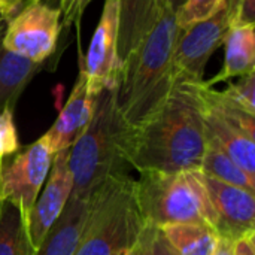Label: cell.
<instances>
[{
    "label": "cell",
    "instance_id": "cell-1",
    "mask_svg": "<svg viewBox=\"0 0 255 255\" xmlns=\"http://www.w3.org/2000/svg\"><path fill=\"white\" fill-rule=\"evenodd\" d=\"M205 149L199 82L188 81H176L164 103L140 126L130 127L126 139V160L137 172L200 170Z\"/></svg>",
    "mask_w": 255,
    "mask_h": 255
},
{
    "label": "cell",
    "instance_id": "cell-2",
    "mask_svg": "<svg viewBox=\"0 0 255 255\" xmlns=\"http://www.w3.org/2000/svg\"><path fill=\"white\" fill-rule=\"evenodd\" d=\"M175 12V7L160 4L154 27L118 70L115 105L131 128L146 121L164 103L176 84L172 66L178 37Z\"/></svg>",
    "mask_w": 255,
    "mask_h": 255
},
{
    "label": "cell",
    "instance_id": "cell-3",
    "mask_svg": "<svg viewBox=\"0 0 255 255\" xmlns=\"http://www.w3.org/2000/svg\"><path fill=\"white\" fill-rule=\"evenodd\" d=\"M128 126L115 105V87L96 96L90 124L69 149L72 193L88 197L108 179L126 175V139Z\"/></svg>",
    "mask_w": 255,
    "mask_h": 255
},
{
    "label": "cell",
    "instance_id": "cell-4",
    "mask_svg": "<svg viewBox=\"0 0 255 255\" xmlns=\"http://www.w3.org/2000/svg\"><path fill=\"white\" fill-rule=\"evenodd\" d=\"M88 211L75 255H124L143 233L134 179L118 175L103 182L88 197Z\"/></svg>",
    "mask_w": 255,
    "mask_h": 255
},
{
    "label": "cell",
    "instance_id": "cell-5",
    "mask_svg": "<svg viewBox=\"0 0 255 255\" xmlns=\"http://www.w3.org/2000/svg\"><path fill=\"white\" fill-rule=\"evenodd\" d=\"M134 197L145 226L200 223L218 229V218L208 197L200 170L139 172Z\"/></svg>",
    "mask_w": 255,
    "mask_h": 255
},
{
    "label": "cell",
    "instance_id": "cell-6",
    "mask_svg": "<svg viewBox=\"0 0 255 255\" xmlns=\"http://www.w3.org/2000/svg\"><path fill=\"white\" fill-rule=\"evenodd\" d=\"M54 160V152L45 136L16 154L9 163L0 167V202H9L27 217L39 197Z\"/></svg>",
    "mask_w": 255,
    "mask_h": 255
},
{
    "label": "cell",
    "instance_id": "cell-7",
    "mask_svg": "<svg viewBox=\"0 0 255 255\" xmlns=\"http://www.w3.org/2000/svg\"><path fill=\"white\" fill-rule=\"evenodd\" d=\"M60 30V9L34 1L7 22L1 36V43L18 55L42 63L52 54Z\"/></svg>",
    "mask_w": 255,
    "mask_h": 255
},
{
    "label": "cell",
    "instance_id": "cell-8",
    "mask_svg": "<svg viewBox=\"0 0 255 255\" xmlns=\"http://www.w3.org/2000/svg\"><path fill=\"white\" fill-rule=\"evenodd\" d=\"M230 27V13L226 1L212 18L197 22L184 31H178L172 54L176 81H203L209 58L224 43Z\"/></svg>",
    "mask_w": 255,
    "mask_h": 255
},
{
    "label": "cell",
    "instance_id": "cell-9",
    "mask_svg": "<svg viewBox=\"0 0 255 255\" xmlns=\"http://www.w3.org/2000/svg\"><path fill=\"white\" fill-rule=\"evenodd\" d=\"M118 37V0H105L103 12L93 34L85 60H81V70L87 88L97 96L103 88L115 87L118 76L117 60Z\"/></svg>",
    "mask_w": 255,
    "mask_h": 255
},
{
    "label": "cell",
    "instance_id": "cell-10",
    "mask_svg": "<svg viewBox=\"0 0 255 255\" xmlns=\"http://www.w3.org/2000/svg\"><path fill=\"white\" fill-rule=\"evenodd\" d=\"M72 190L73 178L69 169V149H64L54 154L48 182L45 184L40 197L36 199L25 221L28 244L34 253L39 250L49 229L63 212Z\"/></svg>",
    "mask_w": 255,
    "mask_h": 255
},
{
    "label": "cell",
    "instance_id": "cell-11",
    "mask_svg": "<svg viewBox=\"0 0 255 255\" xmlns=\"http://www.w3.org/2000/svg\"><path fill=\"white\" fill-rule=\"evenodd\" d=\"M202 179L218 218L217 233L220 238L236 241L247 233L255 232L254 193L221 182L203 172Z\"/></svg>",
    "mask_w": 255,
    "mask_h": 255
},
{
    "label": "cell",
    "instance_id": "cell-12",
    "mask_svg": "<svg viewBox=\"0 0 255 255\" xmlns=\"http://www.w3.org/2000/svg\"><path fill=\"white\" fill-rule=\"evenodd\" d=\"M96 96L87 88V81L79 72V78L72 90L69 100L61 109L54 126L43 134L54 154L70 149L90 124L94 112Z\"/></svg>",
    "mask_w": 255,
    "mask_h": 255
},
{
    "label": "cell",
    "instance_id": "cell-13",
    "mask_svg": "<svg viewBox=\"0 0 255 255\" xmlns=\"http://www.w3.org/2000/svg\"><path fill=\"white\" fill-rule=\"evenodd\" d=\"M160 15L158 0H118V67L142 43Z\"/></svg>",
    "mask_w": 255,
    "mask_h": 255
},
{
    "label": "cell",
    "instance_id": "cell-14",
    "mask_svg": "<svg viewBox=\"0 0 255 255\" xmlns=\"http://www.w3.org/2000/svg\"><path fill=\"white\" fill-rule=\"evenodd\" d=\"M203 103V102H202ZM203 126L206 143L220 148L227 154L245 173L255 179L254 139L227 123L223 117L203 105Z\"/></svg>",
    "mask_w": 255,
    "mask_h": 255
},
{
    "label": "cell",
    "instance_id": "cell-15",
    "mask_svg": "<svg viewBox=\"0 0 255 255\" xmlns=\"http://www.w3.org/2000/svg\"><path fill=\"white\" fill-rule=\"evenodd\" d=\"M88 211V199L70 194L63 212L49 229L36 255H75Z\"/></svg>",
    "mask_w": 255,
    "mask_h": 255
},
{
    "label": "cell",
    "instance_id": "cell-16",
    "mask_svg": "<svg viewBox=\"0 0 255 255\" xmlns=\"http://www.w3.org/2000/svg\"><path fill=\"white\" fill-rule=\"evenodd\" d=\"M224 66L209 81H205L206 87H212L218 82H226L236 76H245L254 72L255 67V31L254 25L230 27L224 39Z\"/></svg>",
    "mask_w": 255,
    "mask_h": 255
},
{
    "label": "cell",
    "instance_id": "cell-17",
    "mask_svg": "<svg viewBox=\"0 0 255 255\" xmlns=\"http://www.w3.org/2000/svg\"><path fill=\"white\" fill-rule=\"evenodd\" d=\"M1 36H0V112L13 111L21 93L42 67V63L31 61L4 48L1 43Z\"/></svg>",
    "mask_w": 255,
    "mask_h": 255
},
{
    "label": "cell",
    "instance_id": "cell-18",
    "mask_svg": "<svg viewBox=\"0 0 255 255\" xmlns=\"http://www.w3.org/2000/svg\"><path fill=\"white\" fill-rule=\"evenodd\" d=\"M160 232L176 255H212L220 241L211 226L200 223L167 224Z\"/></svg>",
    "mask_w": 255,
    "mask_h": 255
},
{
    "label": "cell",
    "instance_id": "cell-19",
    "mask_svg": "<svg viewBox=\"0 0 255 255\" xmlns=\"http://www.w3.org/2000/svg\"><path fill=\"white\" fill-rule=\"evenodd\" d=\"M200 172L205 175L215 178L221 182L241 187L251 193L255 191V179L248 173H245L227 154H224L220 148L206 143L205 155L202 160Z\"/></svg>",
    "mask_w": 255,
    "mask_h": 255
},
{
    "label": "cell",
    "instance_id": "cell-20",
    "mask_svg": "<svg viewBox=\"0 0 255 255\" xmlns=\"http://www.w3.org/2000/svg\"><path fill=\"white\" fill-rule=\"evenodd\" d=\"M31 251L19 209L0 202V255H28Z\"/></svg>",
    "mask_w": 255,
    "mask_h": 255
},
{
    "label": "cell",
    "instance_id": "cell-21",
    "mask_svg": "<svg viewBox=\"0 0 255 255\" xmlns=\"http://www.w3.org/2000/svg\"><path fill=\"white\" fill-rule=\"evenodd\" d=\"M226 0H184L175 12L178 31L212 18Z\"/></svg>",
    "mask_w": 255,
    "mask_h": 255
},
{
    "label": "cell",
    "instance_id": "cell-22",
    "mask_svg": "<svg viewBox=\"0 0 255 255\" xmlns=\"http://www.w3.org/2000/svg\"><path fill=\"white\" fill-rule=\"evenodd\" d=\"M232 102L239 105L248 114H255V72L242 76L238 84H230L223 91Z\"/></svg>",
    "mask_w": 255,
    "mask_h": 255
},
{
    "label": "cell",
    "instance_id": "cell-23",
    "mask_svg": "<svg viewBox=\"0 0 255 255\" xmlns=\"http://www.w3.org/2000/svg\"><path fill=\"white\" fill-rule=\"evenodd\" d=\"M19 149L18 134L13 124V111L0 112V160Z\"/></svg>",
    "mask_w": 255,
    "mask_h": 255
},
{
    "label": "cell",
    "instance_id": "cell-24",
    "mask_svg": "<svg viewBox=\"0 0 255 255\" xmlns=\"http://www.w3.org/2000/svg\"><path fill=\"white\" fill-rule=\"evenodd\" d=\"M90 1L91 0H58V9L63 18L61 27L67 28L72 24H76V27H79L81 18Z\"/></svg>",
    "mask_w": 255,
    "mask_h": 255
},
{
    "label": "cell",
    "instance_id": "cell-25",
    "mask_svg": "<svg viewBox=\"0 0 255 255\" xmlns=\"http://www.w3.org/2000/svg\"><path fill=\"white\" fill-rule=\"evenodd\" d=\"M232 27L254 25L255 24V0H238L233 13L230 16Z\"/></svg>",
    "mask_w": 255,
    "mask_h": 255
},
{
    "label": "cell",
    "instance_id": "cell-26",
    "mask_svg": "<svg viewBox=\"0 0 255 255\" xmlns=\"http://www.w3.org/2000/svg\"><path fill=\"white\" fill-rule=\"evenodd\" d=\"M154 229L155 227L145 226L143 233L140 235V238L136 242V245L131 250H128L124 255H151V238H152Z\"/></svg>",
    "mask_w": 255,
    "mask_h": 255
},
{
    "label": "cell",
    "instance_id": "cell-27",
    "mask_svg": "<svg viewBox=\"0 0 255 255\" xmlns=\"http://www.w3.org/2000/svg\"><path fill=\"white\" fill-rule=\"evenodd\" d=\"M40 1V0H0V12L4 15L7 22L24 7H27L30 3Z\"/></svg>",
    "mask_w": 255,
    "mask_h": 255
},
{
    "label": "cell",
    "instance_id": "cell-28",
    "mask_svg": "<svg viewBox=\"0 0 255 255\" xmlns=\"http://www.w3.org/2000/svg\"><path fill=\"white\" fill-rule=\"evenodd\" d=\"M255 232L238 238L233 244L235 255H255Z\"/></svg>",
    "mask_w": 255,
    "mask_h": 255
},
{
    "label": "cell",
    "instance_id": "cell-29",
    "mask_svg": "<svg viewBox=\"0 0 255 255\" xmlns=\"http://www.w3.org/2000/svg\"><path fill=\"white\" fill-rule=\"evenodd\" d=\"M151 255H176L173 250L169 247V244L164 241L160 229H154L152 238H151Z\"/></svg>",
    "mask_w": 255,
    "mask_h": 255
},
{
    "label": "cell",
    "instance_id": "cell-30",
    "mask_svg": "<svg viewBox=\"0 0 255 255\" xmlns=\"http://www.w3.org/2000/svg\"><path fill=\"white\" fill-rule=\"evenodd\" d=\"M233 244L235 241L227 239V238H220L218 245L212 255H235L233 253Z\"/></svg>",
    "mask_w": 255,
    "mask_h": 255
},
{
    "label": "cell",
    "instance_id": "cell-31",
    "mask_svg": "<svg viewBox=\"0 0 255 255\" xmlns=\"http://www.w3.org/2000/svg\"><path fill=\"white\" fill-rule=\"evenodd\" d=\"M158 1H160V4H169V6H172V7L178 9V7H179V4H181L184 0H158Z\"/></svg>",
    "mask_w": 255,
    "mask_h": 255
},
{
    "label": "cell",
    "instance_id": "cell-32",
    "mask_svg": "<svg viewBox=\"0 0 255 255\" xmlns=\"http://www.w3.org/2000/svg\"><path fill=\"white\" fill-rule=\"evenodd\" d=\"M6 25H7V19L4 18V15L0 12V36L4 33V28H6Z\"/></svg>",
    "mask_w": 255,
    "mask_h": 255
},
{
    "label": "cell",
    "instance_id": "cell-33",
    "mask_svg": "<svg viewBox=\"0 0 255 255\" xmlns=\"http://www.w3.org/2000/svg\"><path fill=\"white\" fill-rule=\"evenodd\" d=\"M226 1H227V7H229V13H230V16H232L233 9H235V6H236L238 0H226Z\"/></svg>",
    "mask_w": 255,
    "mask_h": 255
},
{
    "label": "cell",
    "instance_id": "cell-34",
    "mask_svg": "<svg viewBox=\"0 0 255 255\" xmlns=\"http://www.w3.org/2000/svg\"><path fill=\"white\" fill-rule=\"evenodd\" d=\"M1 163H3V160H0V167H1Z\"/></svg>",
    "mask_w": 255,
    "mask_h": 255
}]
</instances>
